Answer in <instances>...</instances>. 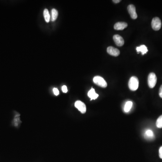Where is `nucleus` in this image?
<instances>
[{"mask_svg":"<svg viewBox=\"0 0 162 162\" xmlns=\"http://www.w3.org/2000/svg\"><path fill=\"white\" fill-rule=\"evenodd\" d=\"M129 89L132 91H136L138 88L139 80L137 77L133 76L131 78L128 83Z\"/></svg>","mask_w":162,"mask_h":162,"instance_id":"1","label":"nucleus"},{"mask_svg":"<svg viewBox=\"0 0 162 162\" xmlns=\"http://www.w3.org/2000/svg\"><path fill=\"white\" fill-rule=\"evenodd\" d=\"M93 82L97 85L103 88L107 87V84L104 79L101 76H97L93 78Z\"/></svg>","mask_w":162,"mask_h":162,"instance_id":"2","label":"nucleus"},{"mask_svg":"<svg viewBox=\"0 0 162 162\" xmlns=\"http://www.w3.org/2000/svg\"><path fill=\"white\" fill-rule=\"evenodd\" d=\"M157 77L154 73H151L149 74L148 78V84L150 88H154L157 83Z\"/></svg>","mask_w":162,"mask_h":162,"instance_id":"3","label":"nucleus"},{"mask_svg":"<svg viewBox=\"0 0 162 162\" xmlns=\"http://www.w3.org/2000/svg\"><path fill=\"white\" fill-rule=\"evenodd\" d=\"M162 23L161 20L158 17L153 18L151 22L152 29L155 31H158L161 29Z\"/></svg>","mask_w":162,"mask_h":162,"instance_id":"4","label":"nucleus"},{"mask_svg":"<svg viewBox=\"0 0 162 162\" xmlns=\"http://www.w3.org/2000/svg\"><path fill=\"white\" fill-rule=\"evenodd\" d=\"M75 106L82 114H85L86 112V106L85 104L81 101H77L75 102Z\"/></svg>","mask_w":162,"mask_h":162,"instance_id":"5","label":"nucleus"},{"mask_svg":"<svg viewBox=\"0 0 162 162\" xmlns=\"http://www.w3.org/2000/svg\"><path fill=\"white\" fill-rule=\"evenodd\" d=\"M127 10L131 18L133 19L138 18V14L136 12V7L133 5H130L127 7Z\"/></svg>","mask_w":162,"mask_h":162,"instance_id":"6","label":"nucleus"},{"mask_svg":"<svg viewBox=\"0 0 162 162\" xmlns=\"http://www.w3.org/2000/svg\"><path fill=\"white\" fill-rule=\"evenodd\" d=\"M113 39H114V42L116 44L117 46L122 47L124 45V39L120 35H118V34L114 35L113 37Z\"/></svg>","mask_w":162,"mask_h":162,"instance_id":"7","label":"nucleus"},{"mask_svg":"<svg viewBox=\"0 0 162 162\" xmlns=\"http://www.w3.org/2000/svg\"><path fill=\"white\" fill-rule=\"evenodd\" d=\"M108 54L114 56H118L120 55V51L119 49L113 47H108L107 49Z\"/></svg>","mask_w":162,"mask_h":162,"instance_id":"8","label":"nucleus"},{"mask_svg":"<svg viewBox=\"0 0 162 162\" xmlns=\"http://www.w3.org/2000/svg\"><path fill=\"white\" fill-rule=\"evenodd\" d=\"M127 24L126 22H120L116 23L114 26V29L116 30H122L127 28Z\"/></svg>","mask_w":162,"mask_h":162,"instance_id":"9","label":"nucleus"},{"mask_svg":"<svg viewBox=\"0 0 162 162\" xmlns=\"http://www.w3.org/2000/svg\"><path fill=\"white\" fill-rule=\"evenodd\" d=\"M88 96L91 98V101L92 100H95L99 96L98 94H96L95 92V90L94 88H92L88 91Z\"/></svg>","mask_w":162,"mask_h":162,"instance_id":"10","label":"nucleus"},{"mask_svg":"<svg viewBox=\"0 0 162 162\" xmlns=\"http://www.w3.org/2000/svg\"><path fill=\"white\" fill-rule=\"evenodd\" d=\"M136 50L138 52V54H139V52H141L142 55H144L145 54H146L148 51L147 47L144 45H141L140 47H137Z\"/></svg>","mask_w":162,"mask_h":162,"instance_id":"11","label":"nucleus"},{"mask_svg":"<svg viewBox=\"0 0 162 162\" xmlns=\"http://www.w3.org/2000/svg\"><path fill=\"white\" fill-rule=\"evenodd\" d=\"M145 138L147 139L152 140L153 139L155 138L154 133L151 130H148L145 132Z\"/></svg>","mask_w":162,"mask_h":162,"instance_id":"12","label":"nucleus"},{"mask_svg":"<svg viewBox=\"0 0 162 162\" xmlns=\"http://www.w3.org/2000/svg\"><path fill=\"white\" fill-rule=\"evenodd\" d=\"M132 102H127L125 104V106H124V111L125 112H128L130 111V109L132 108Z\"/></svg>","mask_w":162,"mask_h":162,"instance_id":"13","label":"nucleus"},{"mask_svg":"<svg viewBox=\"0 0 162 162\" xmlns=\"http://www.w3.org/2000/svg\"><path fill=\"white\" fill-rule=\"evenodd\" d=\"M44 17L45 21L47 22H49L50 19V14L48 10L47 9H45L43 12Z\"/></svg>","mask_w":162,"mask_h":162,"instance_id":"14","label":"nucleus"},{"mask_svg":"<svg viewBox=\"0 0 162 162\" xmlns=\"http://www.w3.org/2000/svg\"><path fill=\"white\" fill-rule=\"evenodd\" d=\"M52 21H54L56 20L58 16V12L55 9H53L52 11Z\"/></svg>","mask_w":162,"mask_h":162,"instance_id":"15","label":"nucleus"},{"mask_svg":"<svg viewBox=\"0 0 162 162\" xmlns=\"http://www.w3.org/2000/svg\"><path fill=\"white\" fill-rule=\"evenodd\" d=\"M157 127L158 128H162V115L158 117L156 122Z\"/></svg>","mask_w":162,"mask_h":162,"instance_id":"16","label":"nucleus"},{"mask_svg":"<svg viewBox=\"0 0 162 162\" xmlns=\"http://www.w3.org/2000/svg\"><path fill=\"white\" fill-rule=\"evenodd\" d=\"M53 92H54V94L55 95V96H58L59 94V90L57 89L56 88H53Z\"/></svg>","mask_w":162,"mask_h":162,"instance_id":"17","label":"nucleus"},{"mask_svg":"<svg viewBox=\"0 0 162 162\" xmlns=\"http://www.w3.org/2000/svg\"><path fill=\"white\" fill-rule=\"evenodd\" d=\"M62 90L64 93H67L68 91L67 87L66 86L64 85L62 87Z\"/></svg>","mask_w":162,"mask_h":162,"instance_id":"18","label":"nucleus"},{"mask_svg":"<svg viewBox=\"0 0 162 162\" xmlns=\"http://www.w3.org/2000/svg\"><path fill=\"white\" fill-rule=\"evenodd\" d=\"M159 156L162 159V146H161L159 149Z\"/></svg>","mask_w":162,"mask_h":162,"instance_id":"19","label":"nucleus"},{"mask_svg":"<svg viewBox=\"0 0 162 162\" xmlns=\"http://www.w3.org/2000/svg\"><path fill=\"white\" fill-rule=\"evenodd\" d=\"M159 96L162 98V85L160 86V88H159Z\"/></svg>","mask_w":162,"mask_h":162,"instance_id":"20","label":"nucleus"},{"mask_svg":"<svg viewBox=\"0 0 162 162\" xmlns=\"http://www.w3.org/2000/svg\"><path fill=\"white\" fill-rule=\"evenodd\" d=\"M113 1L114 3H119V2H120L121 0H113Z\"/></svg>","mask_w":162,"mask_h":162,"instance_id":"21","label":"nucleus"}]
</instances>
